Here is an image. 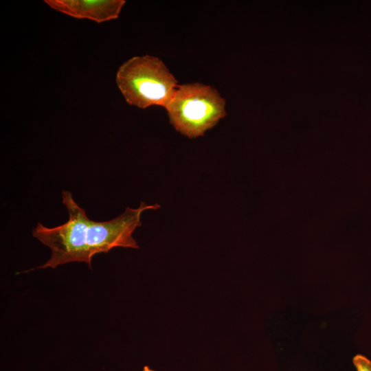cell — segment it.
I'll return each mask as SVG.
<instances>
[{
	"mask_svg": "<svg viewBox=\"0 0 371 371\" xmlns=\"http://www.w3.org/2000/svg\"><path fill=\"white\" fill-rule=\"evenodd\" d=\"M62 200L69 213L68 221L52 228L38 223L32 230L33 237L51 250L49 258L36 269H54L73 262H85L91 269L95 254L108 253L115 247L139 248L132 234L142 225V214L160 207L142 201L137 208L127 207L113 219L95 221L87 216L69 191H62Z\"/></svg>",
	"mask_w": 371,
	"mask_h": 371,
	"instance_id": "6da1fadb",
	"label": "cell"
},
{
	"mask_svg": "<svg viewBox=\"0 0 371 371\" xmlns=\"http://www.w3.org/2000/svg\"><path fill=\"white\" fill-rule=\"evenodd\" d=\"M115 81L126 102L141 109L155 105L166 109L179 86L165 64L149 55L125 61L117 71Z\"/></svg>",
	"mask_w": 371,
	"mask_h": 371,
	"instance_id": "7a4b0ae2",
	"label": "cell"
},
{
	"mask_svg": "<svg viewBox=\"0 0 371 371\" xmlns=\"http://www.w3.org/2000/svg\"><path fill=\"white\" fill-rule=\"evenodd\" d=\"M166 109L170 124L189 138L203 135L226 115L225 100L201 83L179 85Z\"/></svg>",
	"mask_w": 371,
	"mask_h": 371,
	"instance_id": "3957f363",
	"label": "cell"
},
{
	"mask_svg": "<svg viewBox=\"0 0 371 371\" xmlns=\"http://www.w3.org/2000/svg\"><path fill=\"white\" fill-rule=\"evenodd\" d=\"M52 9L76 19L102 23L118 18L124 0H45Z\"/></svg>",
	"mask_w": 371,
	"mask_h": 371,
	"instance_id": "277c9868",
	"label": "cell"
},
{
	"mask_svg": "<svg viewBox=\"0 0 371 371\" xmlns=\"http://www.w3.org/2000/svg\"><path fill=\"white\" fill-rule=\"evenodd\" d=\"M357 371H371V361L361 355H357L352 359Z\"/></svg>",
	"mask_w": 371,
	"mask_h": 371,
	"instance_id": "5b68a950",
	"label": "cell"
},
{
	"mask_svg": "<svg viewBox=\"0 0 371 371\" xmlns=\"http://www.w3.org/2000/svg\"><path fill=\"white\" fill-rule=\"evenodd\" d=\"M142 371H155V370L151 369L148 366H146L144 367Z\"/></svg>",
	"mask_w": 371,
	"mask_h": 371,
	"instance_id": "8992f818",
	"label": "cell"
}]
</instances>
